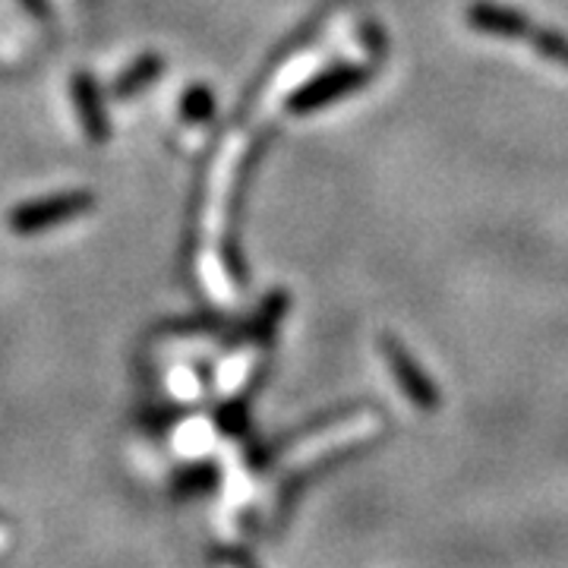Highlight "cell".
<instances>
[{
	"instance_id": "6da1fadb",
	"label": "cell",
	"mask_w": 568,
	"mask_h": 568,
	"mask_svg": "<svg viewBox=\"0 0 568 568\" xmlns=\"http://www.w3.org/2000/svg\"><path fill=\"white\" fill-rule=\"evenodd\" d=\"M92 205L89 196H58V200H41V203L32 205H22L13 212V227L26 234V231H41V227H48V224H58L67 222V219H73V215H80Z\"/></svg>"
},
{
	"instance_id": "7a4b0ae2",
	"label": "cell",
	"mask_w": 568,
	"mask_h": 568,
	"mask_svg": "<svg viewBox=\"0 0 568 568\" xmlns=\"http://www.w3.org/2000/svg\"><path fill=\"white\" fill-rule=\"evenodd\" d=\"M155 73H159V61H142V67L140 70H133V73H130V77H123V82H121V89H118V92H133V85H140L142 80H149V77H155Z\"/></svg>"
}]
</instances>
